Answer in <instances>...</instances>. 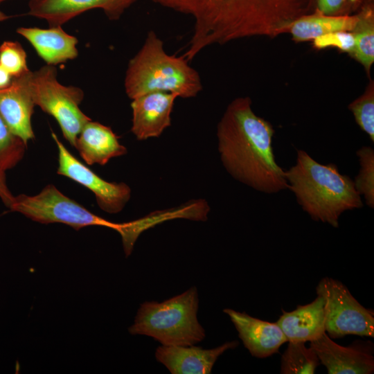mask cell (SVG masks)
<instances>
[{
  "label": "cell",
  "instance_id": "obj_7",
  "mask_svg": "<svg viewBox=\"0 0 374 374\" xmlns=\"http://www.w3.org/2000/svg\"><path fill=\"white\" fill-rule=\"evenodd\" d=\"M9 208L35 222L63 223L75 230L89 226H101L118 232L121 227V223L110 222L91 213L62 194L53 184L46 186L35 195L15 196Z\"/></svg>",
  "mask_w": 374,
  "mask_h": 374
},
{
  "label": "cell",
  "instance_id": "obj_13",
  "mask_svg": "<svg viewBox=\"0 0 374 374\" xmlns=\"http://www.w3.org/2000/svg\"><path fill=\"white\" fill-rule=\"evenodd\" d=\"M30 71L13 78L10 86L0 90V115L26 144L35 138L31 119L35 105L28 86Z\"/></svg>",
  "mask_w": 374,
  "mask_h": 374
},
{
  "label": "cell",
  "instance_id": "obj_6",
  "mask_svg": "<svg viewBox=\"0 0 374 374\" xmlns=\"http://www.w3.org/2000/svg\"><path fill=\"white\" fill-rule=\"evenodd\" d=\"M28 86L35 105L57 121L64 137L75 147L81 130L91 120L80 108L83 91L61 84L55 66L48 64L30 71Z\"/></svg>",
  "mask_w": 374,
  "mask_h": 374
},
{
  "label": "cell",
  "instance_id": "obj_31",
  "mask_svg": "<svg viewBox=\"0 0 374 374\" xmlns=\"http://www.w3.org/2000/svg\"><path fill=\"white\" fill-rule=\"evenodd\" d=\"M10 17L0 10V22L8 19Z\"/></svg>",
  "mask_w": 374,
  "mask_h": 374
},
{
  "label": "cell",
  "instance_id": "obj_15",
  "mask_svg": "<svg viewBox=\"0 0 374 374\" xmlns=\"http://www.w3.org/2000/svg\"><path fill=\"white\" fill-rule=\"evenodd\" d=\"M223 312L229 317L244 346L253 357H269L287 342L276 322L263 321L229 308Z\"/></svg>",
  "mask_w": 374,
  "mask_h": 374
},
{
  "label": "cell",
  "instance_id": "obj_29",
  "mask_svg": "<svg viewBox=\"0 0 374 374\" xmlns=\"http://www.w3.org/2000/svg\"><path fill=\"white\" fill-rule=\"evenodd\" d=\"M14 197L6 183L5 175L0 173V198L1 201L9 208Z\"/></svg>",
  "mask_w": 374,
  "mask_h": 374
},
{
  "label": "cell",
  "instance_id": "obj_11",
  "mask_svg": "<svg viewBox=\"0 0 374 374\" xmlns=\"http://www.w3.org/2000/svg\"><path fill=\"white\" fill-rule=\"evenodd\" d=\"M136 0H33L28 14L44 19L49 26L63 25L92 9L103 10L111 20L118 19Z\"/></svg>",
  "mask_w": 374,
  "mask_h": 374
},
{
  "label": "cell",
  "instance_id": "obj_18",
  "mask_svg": "<svg viewBox=\"0 0 374 374\" xmlns=\"http://www.w3.org/2000/svg\"><path fill=\"white\" fill-rule=\"evenodd\" d=\"M287 341H311L326 332L324 299L317 295L311 303L298 305L291 312L283 310L276 321Z\"/></svg>",
  "mask_w": 374,
  "mask_h": 374
},
{
  "label": "cell",
  "instance_id": "obj_5",
  "mask_svg": "<svg viewBox=\"0 0 374 374\" xmlns=\"http://www.w3.org/2000/svg\"><path fill=\"white\" fill-rule=\"evenodd\" d=\"M189 15L194 32L210 35L240 29L267 15L285 0H152Z\"/></svg>",
  "mask_w": 374,
  "mask_h": 374
},
{
  "label": "cell",
  "instance_id": "obj_4",
  "mask_svg": "<svg viewBox=\"0 0 374 374\" xmlns=\"http://www.w3.org/2000/svg\"><path fill=\"white\" fill-rule=\"evenodd\" d=\"M198 304L195 287L161 303L146 301L138 310L129 332L151 337L163 346L195 345L205 337L197 317Z\"/></svg>",
  "mask_w": 374,
  "mask_h": 374
},
{
  "label": "cell",
  "instance_id": "obj_32",
  "mask_svg": "<svg viewBox=\"0 0 374 374\" xmlns=\"http://www.w3.org/2000/svg\"><path fill=\"white\" fill-rule=\"evenodd\" d=\"M6 1H9V0H0V4L1 3H3V2ZM30 1H33V0H30Z\"/></svg>",
  "mask_w": 374,
  "mask_h": 374
},
{
  "label": "cell",
  "instance_id": "obj_1",
  "mask_svg": "<svg viewBox=\"0 0 374 374\" xmlns=\"http://www.w3.org/2000/svg\"><path fill=\"white\" fill-rule=\"evenodd\" d=\"M251 105L249 97L236 98L228 105L217 127L220 160L237 181L259 192L276 193L287 188V183L273 150L275 130Z\"/></svg>",
  "mask_w": 374,
  "mask_h": 374
},
{
  "label": "cell",
  "instance_id": "obj_12",
  "mask_svg": "<svg viewBox=\"0 0 374 374\" xmlns=\"http://www.w3.org/2000/svg\"><path fill=\"white\" fill-rule=\"evenodd\" d=\"M174 93L150 92L132 99L131 132L139 141L159 137L171 125Z\"/></svg>",
  "mask_w": 374,
  "mask_h": 374
},
{
  "label": "cell",
  "instance_id": "obj_24",
  "mask_svg": "<svg viewBox=\"0 0 374 374\" xmlns=\"http://www.w3.org/2000/svg\"><path fill=\"white\" fill-rule=\"evenodd\" d=\"M356 154L359 162V170L354 181L356 190L363 196L366 204L374 208V150L371 147L359 148Z\"/></svg>",
  "mask_w": 374,
  "mask_h": 374
},
{
  "label": "cell",
  "instance_id": "obj_10",
  "mask_svg": "<svg viewBox=\"0 0 374 374\" xmlns=\"http://www.w3.org/2000/svg\"><path fill=\"white\" fill-rule=\"evenodd\" d=\"M310 347L329 374H371L374 371L373 344L370 341L357 340L342 346L324 332L311 341Z\"/></svg>",
  "mask_w": 374,
  "mask_h": 374
},
{
  "label": "cell",
  "instance_id": "obj_14",
  "mask_svg": "<svg viewBox=\"0 0 374 374\" xmlns=\"http://www.w3.org/2000/svg\"><path fill=\"white\" fill-rule=\"evenodd\" d=\"M237 341H229L212 349L191 346H159L157 360L172 374L211 373L217 358L225 351L238 346Z\"/></svg>",
  "mask_w": 374,
  "mask_h": 374
},
{
  "label": "cell",
  "instance_id": "obj_3",
  "mask_svg": "<svg viewBox=\"0 0 374 374\" xmlns=\"http://www.w3.org/2000/svg\"><path fill=\"white\" fill-rule=\"evenodd\" d=\"M125 90L130 99L150 92L174 93L178 97H195L202 89L198 72L183 56L168 55L154 31L148 33L138 53L130 60Z\"/></svg>",
  "mask_w": 374,
  "mask_h": 374
},
{
  "label": "cell",
  "instance_id": "obj_25",
  "mask_svg": "<svg viewBox=\"0 0 374 374\" xmlns=\"http://www.w3.org/2000/svg\"><path fill=\"white\" fill-rule=\"evenodd\" d=\"M359 128L374 142V81L371 79L364 93L348 105Z\"/></svg>",
  "mask_w": 374,
  "mask_h": 374
},
{
  "label": "cell",
  "instance_id": "obj_19",
  "mask_svg": "<svg viewBox=\"0 0 374 374\" xmlns=\"http://www.w3.org/2000/svg\"><path fill=\"white\" fill-rule=\"evenodd\" d=\"M204 211L199 200H193L179 207L153 212L140 219L123 223L119 231L126 256L131 254L135 242L144 231L166 220L175 218H187L202 220Z\"/></svg>",
  "mask_w": 374,
  "mask_h": 374
},
{
  "label": "cell",
  "instance_id": "obj_27",
  "mask_svg": "<svg viewBox=\"0 0 374 374\" xmlns=\"http://www.w3.org/2000/svg\"><path fill=\"white\" fill-rule=\"evenodd\" d=\"M373 1L374 0H314L313 12L335 16L353 15Z\"/></svg>",
  "mask_w": 374,
  "mask_h": 374
},
{
  "label": "cell",
  "instance_id": "obj_17",
  "mask_svg": "<svg viewBox=\"0 0 374 374\" xmlns=\"http://www.w3.org/2000/svg\"><path fill=\"white\" fill-rule=\"evenodd\" d=\"M110 127L89 121L78 134L75 148L88 165L105 166L114 157L127 153Z\"/></svg>",
  "mask_w": 374,
  "mask_h": 374
},
{
  "label": "cell",
  "instance_id": "obj_26",
  "mask_svg": "<svg viewBox=\"0 0 374 374\" xmlns=\"http://www.w3.org/2000/svg\"><path fill=\"white\" fill-rule=\"evenodd\" d=\"M0 64L12 78L19 77L30 71L27 65L26 53L17 41H4L0 45Z\"/></svg>",
  "mask_w": 374,
  "mask_h": 374
},
{
  "label": "cell",
  "instance_id": "obj_28",
  "mask_svg": "<svg viewBox=\"0 0 374 374\" xmlns=\"http://www.w3.org/2000/svg\"><path fill=\"white\" fill-rule=\"evenodd\" d=\"M314 48L321 50L336 48L351 57L355 45V36L352 31H339L328 33L312 40Z\"/></svg>",
  "mask_w": 374,
  "mask_h": 374
},
{
  "label": "cell",
  "instance_id": "obj_22",
  "mask_svg": "<svg viewBox=\"0 0 374 374\" xmlns=\"http://www.w3.org/2000/svg\"><path fill=\"white\" fill-rule=\"evenodd\" d=\"M288 345L281 356V374L314 373L319 359L311 347L303 341H287Z\"/></svg>",
  "mask_w": 374,
  "mask_h": 374
},
{
  "label": "cell",
  "instance_id": "obj_20",
  "mask_svg": "<svg viewBox=\"0 0 374 374\" xmlns=\"http://www.w3.org/2000/svg\"><path fill=\"white\" fill-rule=\"evenodd\" d=\"M357 21V15L346 16L327 15L313 12L295 19L287 33L295 42L313 40L314 38L339 31H352Z\"/></svg>",
  "mask_w": 374,
  "mask_h": 374
},
{
  "label": "cell",
  "instance_id": "obj_30",
  "mask_svg": "<svg viewBox=\"0 0 374 374\" xmlns=\"http://www.w3.org/2000/svg\"><path fill=\"white\" fill-rule=\"evenodd\" d=\"M13 78L0 64V90L10 86Z\"/></svg>",
  "mask_w": 374,
  "mask_h": 374
},
{
  "label": "cell",
  "instance_id": "obj_16",
  "mask_svg": "<svg viewBox=\"0 0 374 374\" xmlns=\"http://www.w3.org/2000/svg\"><path fill=\"white\" fill-rule=\"evenodd\" d=\"M17 33L26 39L46 64L55 66L77 57L78 39L62 26L48 28L20 27Z\"/></svg>",
  "mask_w": 374,
  "mask_h": 374
},
{
  "label": "cell",
  "instance_id": "obj_2",
  "mask_svg": "<svg viewBox=\"0 0 374 374\" xmlns=\"http://www.w3.org/2000/svg\"><path fill=\"white\" fill-rule=\"evenodd\" d=\"M287 188L314 221L339 227L345 211L363 206L353 180L334 163L321 164L305 151L297 150L295 165L285 171Z\"/></svg>",
  "mask_w": 374,
  "mask_h": 374
},
{
  "label": "cell",
  "instance_id": "obj_8",
  "mask_svg": "<svg viewBox=\"0 0 374 374\" xmlns=\"http://www.w3.org/2000/svg\"><path fill=\"white\" fill-rule=\"evenodd\" d=\"M324 299L326 332L331 339L348 335L374 337V313L362 305L339 280L323 278L316 287Z\"/></svg>",
  "mask_w": 374,
  "mask_h": 374
},
{
  "label": "cell",
  "instance_id": "obj_23",
  "mask_svg": "<svg viewBox=\"0 0 374 374\" xmlns=\"http://www.w3.org/2000/svg\"><path fill=\"white\" fill-rule=\"evenodd\" d=\"M26 143L15 134L0 115V173L15 167L24 157Z\"/></svg>",
  "mask_w": 374,
  "mask_h": 374
},
{
  "label": "cell",
  "instance_id": "obj_21",
  "mask_svg": "<svg viewBox=\"0 0 374 374\" xmlns=\"http://www.w3.org/2000/svg\"><path fill=\"white\" fill-rule=\"evenodd\" d=\"M356 15L357 21L352 30L355 45L351 57L363 66L370 77L374 62V1L364 6Z\"/></svg>",
  "mask_w": 374,
  "mask_h": 374
},
{
  "label": "cell",
  "instance_id": "obj_9",
  "mask_svg": "<svg viewBox=\"0 0 374 374\" xmlns=\"http://www.w3.org/2000/svg\"><path fill=\"white\" fill-rule=\"evenodd\" d=\"M51 136L58 151L57 173L89 189L95 195L97 204L101 210L109 213L121 211L130 199V187L123 182L104 180L75 158L54 132Z\"/></svg>",
  "mask_w": 374,
  "mask_h": 374
}]
</instances>
